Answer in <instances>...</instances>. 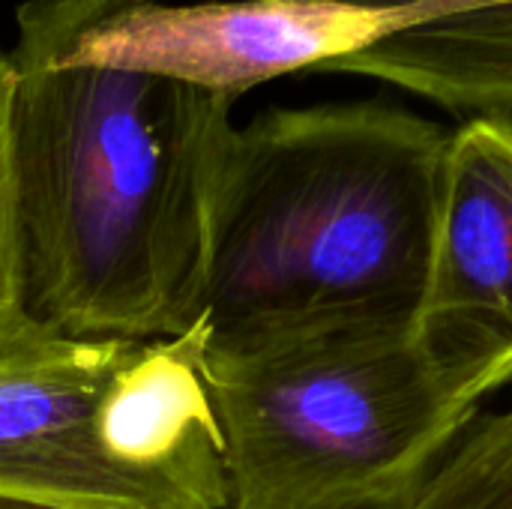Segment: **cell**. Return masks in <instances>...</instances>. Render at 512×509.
Returning <instances> with one entry per match:
<instances>
[{
	"instance_id": "cell-3",
	"label": "cell",
	"mask_w": 512,
	"mask_h": 509,
	"mask_svg": "<svg viewBox=\"0 0 512 509\" xmlns=\"http://www.w3.org/2000/svg\"><path fill=\"white\" fill-rule=\"evenodd\" d=\"M225 509H408L492 390L420 318L207 336Z\"/></svg>"
},
{
	"instance_id": "cell-5",
	"label": "cell",
	"mask_w": 512,
	"mask_h": 509,
	"mask_svg": "<svg viewBox=\"0 0 512 509\" xmlns=\"http://www.w3.org/2000/svg\"><path fill=\"white\" fill-rule=\"evenodd\" d=\"M123 348L27 324L0 342V495L69 509H186L117 453L108 378Z\"/></svg>"
},
{
	"instance_id": "cell-1",
	"label": "cell",
	"mask_w": 512,
	"mask_h": 509,
	"mask_svg": "<svg viewBox=\"0 0 512 509\" xmlns=\"http://www.w3.org/2000/svg\"><path fill=\"white\" fill-rule=\"evenodd\" d=\"M66 0L15 9L9 174L27 327L153 342L204 315L234 99L66 54Z\"/></svg>"
},
{
	"instance_id": "cell-8",
	"label": "cell",
	"mask_w": 512,
	"mask_h": 509,
	"mask_svg": "<svg viewBox=\"0 0 512 509\" xmlns=\"http://www.w3.org/2000/svg\"><path fill=\"white\" fill-rule=\"evenodd\" d=\"M408 509H512V408L477 414Z\"/></svg>"
},
{
	"instance_id": "cell-6",
	"label": "cell",
	"mask_w": 512,
	"mask_h": 509,
	"mask_svg": "<svg viewBox=\"0 0 512 509\" xmlns=\"http://www.w3.org/2000/svg\"><path fill=\"white\" fill-rule=\"evenodd\" d=\"M420 321L495 393L512 381V129L450 132L432 276Z\"/></svg>"
},
{
	"instance_id": "cell-4",
	"label": "cell",
	"mask_w": 512,
	"mask_h": 509,
	"mask_svg": "<svg viewBox=\"0 0 512 509\" xmlns=\"http://www.w3.org/2000/svg\"><path fill=\"white\" fill-rule=\"evenodd\" d=\"M66 54L162 75L240 99L291 72H333L342 60L432 18L429 3L363 9L330 0H66Z\"/></svg>"
},
{
	"instance_id": "cell-9",
	"label": "cell",
	"mask_w": 512,
	"mask_h": 509,
	"mask_svg": "<svg viewBox=\"0 0 512 509\" xmlns=\"http://www.w3.org/2000/svg\"><path fill=\"white\" fill-rule=\"evenodd\" d=\"M9 102H12V60L0 48V342L12 339L21 327L18 294V252L12 219V174H9Z\"/></svg>"
},
{
	"instance_id": "cell-10",
	"label": "cell",
	"mask_w": 512,
	"mask_h": 509,
	"mask_svg": "<svg viewBox=\"0 0 512 509\" xmlns=\"http://www.w3.org/2000/svg\"><path fill=\"white\" fill-rule=\"evenodd\" d=\"M0 509H69V507H57V504H42V501H27V498H9V495H0Z\"/></svg>"
},
{
	"instance_id": "cell-7",
	"label": "cell",
	"mask_w": 512,
	"mask_h": 509,
	"mask_svg": "<svg viewBox=\"0 0 512 509\" xmlns=\"http://www.w3.org/2000/svg\"><path fill=\"white\" fill-rule=\"evenodd\" d=\"M363 9H396L435 0H330ZM441 24L411 27L384 39L333 72L369 75L411 90L462 123L486 120L512 129V0H447Z\"/></svg>"
},
{
	"instance_id": "cell-2",
	"label": "cell",
	"mask_w": 512,
	"mask_h": 509,
	"mask_svg": "<svg viewBox=\"0 0 512 509\" xmlns=\"http://www.w3.org/2000/svg\"><path fill=\"white\" fill-rule=\"evenodd\" d=\"M450 129L384 102L234 126L213 192L207 336L420 318Z\"/></svg>"
}]
</instances>
